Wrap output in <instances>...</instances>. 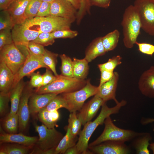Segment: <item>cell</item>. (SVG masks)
Listing matches in <instances>:
<instances>
[{
  "label": "cell",
  "instance_id": "1",
  "mask_svg": "<svg viewBox=\"0 0 154 154\" xmlns=\"http://www.w3.org/2000/svg\"><path fill=\"white\" fill-rule=\"evenodd\" d=\"M126 101L122 100L112 108L109 107L106 102L102 106L100 113L93 121H90L84 126L80 131L76 146L80 154H92L88 150V142L92 134L97 127L104 123L106 119L111 115L118 113L122 107L126 104Z\"/></svg>",
  "mask_w": 154,
  "mask_h": 154
},
{
  "label": "cell",
  "instance_id": "2",
  "mask_svg": "<svg viewBox=\"0 0 154 154\" xmlns=\"http://www.w3.org/2000/svg\"><path fill=\"white\" fill-rule=\"evenodd\" d=\"M121 25L124 45L127 48H131L137 41L141 28L137 11L133 5H130L125 9Z\"/></svg>",
  "mask_w": 154,
  "mask_h": 154
},
{
  "label": "cell",
  "instance_id": "3",
  "mask_svg": "<svg viewBox=\"0 0 154 154\" xmlns=\"http://www.w3.org/2000/svg\"><path fill=\"white\" fill-rule=\"evenodd\" d=\"M86 81L69 78L61 74L56 76L51 83L36 88L35 93H54L58 94L75 91L81 89L86 84Z\"/></svg>",
  "mask_w": 154,
  "mask_h": 154
},
{
  "label": "cell",
  "instance_id": "4",
  "mask_svg": "<svg viewBox=\"0 0 154 154\" xmlns=\"http://www.w3.org/2000/svg\"><path fill=\"white\" fill-rule=\"evenodd\" d=\"M104 128L102 133L88 146H95L104 142L116 141L125 143L133 140L140 133L130 130L120 128L115 125L110 116L105 120Z\"/></svg>",
  "mask_w": 154,
  "mask_h": 154
},
{
  "label": "cell",
  "instance_id": "5",
  "mask_svg": "<svg viewBox=\"0 0 154 154\" xmlns=\"http://www.w3.org/2000/svg\"><path fill=\"white\" fill-rule=\"evenodd\" d=\"M39 138L36 143L37 150L35 153L54 154V151L64 136L55 128H49L44 124L35 126Z\"/></svg>",
  "mask_w": 154,
  "mask_h": 154
},
{
  "label": "cell",
  "instance_id": "6",
  "mask_svg": "<svg viewBox=\"0 0 154 154\" xmlns=\"http://www.w3.org/2000/svg\"><path fill=\"white\" fill-rule=\"evenodd\" d=\"M74 21L66 18L50 15L44 17H35L26 19L25 23L30 28L34 26H38V29L41 32L52 33L70 29L71 24Z\"/></svg>",
  "mask_w": 154,
  "mask_h": 154
},
{
  "label": "cell",
  "instance_id": "7",
  "mask_svg": "<svg viewBox=\"0 0 154 154\" xmlns=\"http://www.w3.org/2000/svg\"><path fill=\"white\" fill-rule=\"evenodd\" d=\"M98 89V86L93 85L90 80H88L85 85L80 90L60 94L67 103V110L71 113L79 111L87 99L96 94Z\"/></svg>",
  "mask_w": 154,
  "mask_h": 154
},
{
  "label": "cell",
  "instance_id": "8",
  "mask_svg": "<svg viewBox=\"0 0 154 154\" xmlns=\"http://www.w3.org/2000/svg\"><path fill=\"white\" fill-rule=\"evenodd\" d=\"M133 5L137 11L141 28L146 33L154 36L153 0H135Z\"/></svg>",
  "mask_w": 154,
  "mask_h": 154
},
{
  "label": "cell",
  "instance_id": "9",
  "mask_svg": "<svg viewBox=\"0 0 154 154\" xmlns=\"http://www.w3.org/2000/svg\"><path fill=\"white\" fill-rule=\"evenodd\" d=\"M0 51V61L3 62L15 74L24 64L26 56L14 42L5 46Z\"/></svg>",
  "mask_w": 154,
  "mask_h": 154
},
{
  "label": "cell",
  "instance_id": "10",
  "mask_svg": "<svg viewBox=\"0 0 154 154\" xmlns=\"http://www.w3.org/2000/svg\"><path fill=\"white\" fill-rule=\"evenodd\" d=\"M41 32L30 29L25 24H15L11 29L13 42L17 47L24 50L27 49L29 42L35 40Z\"/></svg>",
  "mask_w": 154,
  "mask_h": 154
},
{
  "label": "cell",
  "instance_id": "11",
  "mask_svg": "<svg viewBox=\"0 0 154 154\" xmlns=\"http://www.w3.org/2000/svg\"><path fill=\"white\" fill-rule=\"evenodd\" d=\"M42 56L33 54L29 51L24 64L17 72L14 75V80L12 89L24 77L31 76L36 70L42 68H49L44 63L42 60Z\"/></svg>",
  "mask_w": 154,
  "mask_h": 154
},
{
  "label": "cell",
  "instance_id": "12",
  "mask_svg": "<svg viewBox=\"0 0 154 154\" xmlns=\"http://www.w3.org/2000/svg\"><path fill=\"white\" fill-rule=\"evenodd\" d=\"M88 148L92 153L97 154H127L130 152L124 142L116 141H105Z\"/></svg>",
  "mask_w": 154,
  "mask_h": 154
},
{
  "label": "cell",
  "instance_id": "13",
  "mask_svg": "<svg viewBox=\"0 0 154 154\" xmlns=\"http://www.w3.org/2000/svg\"><path fill=\"white\" fill-rule=\"evenodd\" d=\"M32 88L29 84L27 87L25 86L21 97L17 112L19 127L21 131H23L26 129L29 121L30 113L29 102L30 98L33 94Z\"/></svg>",
  "mask_w": 154,
  "mask_h": 154
},
{
  "label": "cell",
  "instance_id": "14",
  "mask_svg": "<svg viewBox=\"0 0 154 154\" xmlns=\"http://www.w3.org/2000/svg\"><path fill=\"white\" fill-rule=\"evenodd\" d=\"M106 102L96 94L90 100L84 105L77 114L82 125H84L90 121L96 115L100 108Z\"/></svg>",
  "mask_w": 154,
  "mask_h": 154
},
{
  "label": "cell",
  "instance_id": "15",
  "mask_svg": "<svg viewBox=\"0 0 154 154\" xmlns=\"http://www.w3.org/2000/svg\"><path fill=\"white\" fill-rule=\"evenodd\" d=\"M77 10L67 0H54L51 3L50 15L72 20L76 19Z\"/></svg>",
  "mask_w": 154,
  "mask_h": 154
},
{
  "label": "cell",
  "instance_id": "16",
  "mask_svg": "<svg viewBox=\"0 0 154 154\" xmlns=\"http://www.w3.org/2000/svg\"><path fill=\"white\" fill-rule=\"evenodd\" d=\"M119 75L116 72H114L113 78L110 80L98 86L97 95L106 102L110 100H113L116 104L119 102L116 98V92Z\"/></svg>",
  "mask_w": 154,
  "mask_h": 154
},
{
  "label": "cell",
  "instance_id": "17",
  "mask_svg": "<svg viewBox=\"0 0 154 154\" xmlns=\"http://www.w3.org/2000/svg\"><path fill=\"white\" fill-rule=\"evenodd\" d=\"M138 87L143 95L154 98V66H151L142 74L138 81Z\"/></svg>",
  "mask_w": 154,
  "mask_h": 154
},
{
  "label": "cell",
  "instance_id": "18",
  "mask_svg": "<svg viewBox=\"0 0 154 154\" xmlns=\"http://www.w3.org/2000/svg\"><path fill=\"white\" fill-rule=\"evenodd\" d=\"M58 95L52 93L33 94L30 98L29 102L30 114H34L38 113Z\"/></svg>",
  "mask_w": 154,
  "mask_h": 154
},
{
  "label": "cell",
  "instance_id": "19",
  "mask_svg": "<svg viewBox=\"0 0 154 154\" xmlns=\"http://www.w3.org/2000/svg\"><path fill=\"white\" fill-rule=\"evenodd\" d=\"M0 135V143H14L27 146L32 147L37 143V137L29 136L21 133H9L2 131Z\"/></svg>",
  "mask_w": 154,
  "mask_h": 154
},
{
  "label": "cell",
  "instance_id": "20",
  "mask_svg": "<svg viewBox=\"0 0 154 154\" xmlns=\"http://www.w3.org/2000/svg\"><path fill=\"white\" fill-rule=\"evenodd\" d=\"M31 0H14L6 10L12 17L15 24L24 23L25 10Z\"/></svg>",
  "mask_w": 154,
  "mask_h": 154
},
{
  "label": "cell",
  "instance_id": "21",
  "mask_svg": "<svg viewBox=\"0 0 154 154\" xmlns=\"http://www.w3.org/2000/svg\"><path fill=\"white\" fill-rule=\"evenodd\" d=\"M14 80V75L3 62L0 63V91L3 93H8L12 89Z\"/></svg>",
  "mask_w": 154,
  "mask_h": 154
},
{
  "label": "cell",
  "instance_id": "22",
  "mask_svg": "<svg viewBox=\"0 0 154 154\" xmlns=\"http://www.w3.org/2000/svg\"><path fill=\"white\" fill-rule=\"evenodd\" d=\"M106 52L102 43V37H98L94 40L86 48L84 58L90 62L97 57L104 55Z\"/></svg>",
  "mask_w": 154,
  "mask_h": 154
},
{
  "label": "cell",
  "instance_id": "23",
  "mask_svg": "<svg viewBox=\"0 0 154 154\" xmlns=\"http://www.w3.org/2000/svg\"><path fill=\"white\" fill-rule=\"evenodd\" d=\"M151 134L148 132H141L133 139L132 146L137 154H149L148 147L151 140Z\"/></svg>",
  "mask_w": 154,
  "mask_h": 154
},
{
  "label": "cell",
  "instance_id": "24",
  "mask_svg": "<svg viewBox=\"0 0 154 154\" xmlns=\"http://www.w3.org/2000/svg\"><path fill=\"white\" fill-rule=\"evenodd\" d=\"M25 86V84L21 80L10 91L11 106L10 112L8 116H11L17 113L21 97Z\"/></svg>",
  "mask_w": 154,
  "mask_h": 154
},
{
  "label": "cell",
  "instance_id": "25",
  "mask_svg": "<svg viewBox=\"0 0 154 154\" xmlns=\"http://www.w3.org/2000/svg\"><path fill=\"white\" fill-rule=\"evenodd\" d=\"M73 78L79 80H84L88 73V62L84 58L73 59Z\"/></svg>",
  "mask_w": 154,
  "mask_h": 154
},
{
  "label": "cell",
  "instance_id": "26",
  "mask_svg": "<svg viewBox=\"0 0 154 154\" xmlns=\"http://www.w3.org/2000/svg\"><path fill=\"white\" fill-rule=\"evenodd\" d=\"M76 137L72 135L70 128L68 125L66 134L55 149L54 154H64L68 149L76 145Z\"/></svg>",
  "mask_w": 154,
  "mask_h": 154
},
{
  "label": "cell",
  "instance_id": "27",
  "mask_svg": "<svg viewBox=\"0 0 154 154\" xmlns=\"http://www.w3.org/2000/svg\"><path fill=\"white\" fill-rule=\"evenodd\" d=\"M119 31L115 29L102 37V43L106 52L114 49L117 46L119 38Z\"/></svg>",
  "mask_w": 154,
  "mask_h": 154
},
{
  "label": "cell",
  "instance_id": "28",
  "mask_svg": "<svg viewBox=\"0 0 154 154\" xmlns=\"http://www.w3.org/2000/svg\"><path fill=\"white\" fill-rule=\"evenodd\" d=\"M32 147L19 144H8L1 147L0 154H26L29 153Z\"/></svg>",
  "mask_w": 154,
  "mask_h": 154
},
{
  "label": "cell",
  "instance_id": "29",
  "mask_svg": "<svg viewBox=\"0 0 154 154\" xmlns=\"http://www.w3.org/2000/svg\"><path fill=\"white\" fill-rule=\"evenodd\" d=\"M58 54L52 52L45 49V52L42 56L43 61L56 76L58 75L56 70L57 57Z\"/></svg>",
  "mask_w": 154,
  "mask_h": 154
},
{
  "label": "cell",
  "instance_id": "30",
  "mask_svg": "<svg viewBox=\"0 0 154 154\" xmlns=\"http://www.w3.org/2000/svg\"><path fill=\"white\" fill-rule=\"evenodd\" d=\"M61 65L60 69L61 74L69 78H73V61L71 58L65 54L60 55Z\"/></svg>",
  "mask_w": 154,
  "mask_h": 154
},
{
  "label": "cell",
  "instance_id": "31",
  "mask_svg": "<svg viewBox=\"0 0 154 154\" xmlns=\"http://www.w3.org/2000/svg\"><path fill=\"white\" fill-rule=\"evenodd\" d=\"M19 125L18 114L8 116L3 123L4 129L9 133H17Z\"/></svg>",
  "mask_w": 154,
  "mask_h": 154
},
{
  "label": "cell",
  "instance_id": "32",
  "mask_svg": "<svg viewBox=\"0 0 154 154\" xmlns=\"http://www.w3.org/2000/svg\"><path fill=\"white\" fill-rule=\"evenodd\" d=\"M68 125L71 133L73 136L76 137L80 133L82 125L80 119L78 117L76 112H71L68 119Z\"/></svg>",
  "mask_w": 154,
  "mask_h": 154
},
{
  "label": "cell",
  "instance_id": "33",
  "mask_svg": "<svg viewBox=\"0 0 154 154\" xmlns=\"http://www.w3.org/2000/svg\"><path fill=\"white\" fill-rule=\"evenodd\" d=\"M42 1L41 0H31L25 10L24 16L26 19H30L36 16Z\"/></svg>",
  "mask_w": 154,
  "mask_h": 154
},
{
  "label": "cell",
  "instance_id": "34",
  "mask_svg": "<svg viewBox=\"0 0 154 154\" xmlns=\"http://www.w3.org/2000/svg\"><path fill=\"white\" fill-rule=\"evenodd\" d=\"M62 108L67 110L68 106L66 101L61 94L55 97L45 107L49 112L58 110Z\"/></svg>",
  "mask_w": 154,
  "mask_h": 154
},
{
  "label": "cell",
  "instance_id": "35",
  "mask_svg": "<svg viewBox=\"0 0 154 154\" xmlns=\"http://www.w3.org/2000/svg\"><path fill=\"white\" fill-rule=\"evenodd\" d=\"M15 25L12 17L6 10L1 11L0 31L5 29L11 30Z\"/></svg>",
  "mask_w": 154,
  "mask_h": 154
},
{
  "label": "cell",
  "instance_id": "36",
  "mask_svg": "<svg viewBox=\"0 0 154 154\" xmlns=\"http://www.w3.org/2000/svg\"><path fill=\"white\" fill-rule=\"evenodd\" d=\"M121 59L122 57L119 55L114 56L109 58L107 62L98 64V67L100 70L114 71L117 66L121 64Z\"/></svg>",
  "mask_w": 154,
  "mask_h": 154
},
{
  "label": "cell",
  "instance_id": "37",
  "mask_svg": "<svg viewBox=\"0 0 154 154\" xmlns=\"http://www.w3.org/2000/svg\"><path fill=\"white\" fill-rule=\"evenodd\" d=\"M54 39L51 33L41 32L33 41L44 46L52 45L54 42Z\"/></svg>",
  "mask_w": 154,
  "mask_h": 154
},
{
  "label": "cell",
  "instance_id": "38",
  "mask_svg": "<svg viewBox=\"0 0 154 154\" xmlns=\"http://www.w3.org/2000/svg\"><path fill=\"white\" fill-rule=\"evenodd\" d=\"M49 112L45 108L38 113V118L45 125L49 128H53L56 125V123L53 122L50 119L49 115Z\"/></svg>",
  "mask_w": 154,
  "mask_h": 154
},
{
  "label": "cell",
  "instance_id": "39",
  "mask_svg": "<svg viewBox=\"0 0 154 154\" xmlns=\"http://www.w3.org/2000/svg\"><path fill=\"white\" fill-rule=\"evenodd\" d=\"M54 38H72L76 37L78 33L76 31H73L70 29H63L56 31L51 33Z\"/></svg>",
  "mask_w": 154,
  "mask_h": 154
},
{
  "label": "cell",
  "instance_id": "40",
  "mask_svg": "<svg viewBox=\"0 0 154 154\" xmlns=\"http://www.w3.org/2000/svg\"><path fill=\"white\" fill-rule=\"evenodd\" d=\"M11 30L5 29L0 31V50L5 46L13 43Z\"/></svg>",
  "mask_w": 154,
  "mask_h": 154
},
{
  "label": "cell",
  "instance_id": "41",
  "mask_svg": "<svg viewBox=\"0 0 154 154\" xmlns=\"http://www.w3.org/2000/svg\"><path fill=\"white\" fill-rule=\"evenodd\" d=\"M44 46L38 43L31 41L28 44L27 49L32 54L37 55H42L45 49Z\"/></svg>",
  "mask_w": 154,
  "mask_h": 154
},
{
  "label": "cell",
  "instance_id": "42",
  "mask_svg": "<svg viewBox=\"0 0 154 154\" xmlns=\"http://www.w3.org/2000/svg\"><path fill=\"white\" fill-rule=\"evenodd\" d=\"M10 100V92L8 93H0V114L3 116L6 113L8 108Z\"/></svg>",
  "mask_w": 154,
  "mask_h": 154
},
{
  "label": "cell",
  "instance_id": "43",
  "mask_svg": "<svg viewBox=\"0 0 154 154\" xmlns=\"http://www.w3.org/2000/svg\"><path fill=\"white\" fill-rule=\"evenodd\" d=\"M31 80L29 84L32 88H36L42 86V75L39 72L33 73L31 75Z\"/></svg>",
  "mask_w": 154,
  "mask_h": 154
},
{
  "label": "cell",
  "instance_id": "44",
  "mask_svg": "<svg viewBox=\"0 0 154 154\" xmlns=\"http://www.w3.org/2000/svg\"><path fill=\"white\" fill-rule=\"evenodd\" d=\"M135 44L138 47V50L141 52L152 56L154 53V45L146 43H139L137 41Z\"/></svg>",
  "mask_w": 154,
  "mask_h": 154
},
{
  "label": "cell",
  "instance_id": "45",
  "mask_svg": "<svg viewBox=\"0 0 154 154\" xmlns=\"http://www.w3.org/2000/svg\"><path fill=\"white\" fill-rule=\"evenodd\" d=\"M51 3L42 1L38 13L36 17H44L50 15Z\"/></svg>",
  "mask_w": 154,
  "mask_h": 154
},
{
  "label": "cell",
  "instance_id": "46",
  "mask_svg": "<svg viewBox=\"0 0 154 154\" xmlns=\"http://www.w3.org/2000/svg\"><path fill=\"white\" fill-rule=\"evenodd\" d=\"M49 68H46L45 73L42 75V86H45L51 83L56 79V76L54 75Z\"/></svg>",
  "mask_w": 154,
  "mask_h": 154
},
{
  "label": "cell",
  "instance_id": "47",
  "mask_svg": "<svg viewBox=\"0 0 154 154\" xmlns=\"http://www.w3.org/2000/svg\"><path fill=\"white\" fill-rule=\"evenodd\" d=\"M101 72V77L99 86H100L103 84L111 80L113 77L114 72L105 70H100Z\"/></svg>",
  "mask_w": 154,
  "mask_h": 154
},
{
  "label": "cell",
  "instance_id": "48",
  "mask_svg": "<svg viewBox=\"0 0 154 154\" xmlns=\"http://www.w3.org/2000/svg\"><path fill=\"white\" fill-rule=\"evenodd\" d=\"M89 0H81V6L78 13L80 16H84L86 12H89L91 6Z\"/></svg>",
  "mask_w": 154,
  "mask_h": 154
},
{
  "label": "cell",
  "instance_id": "49",
  "mask_svg": "<svg viewBox=\"0 0 154 154\" xmlns=\"http://www.w3.org/2000/svg\"><path fill=\"white\" fill-rule=\"evenodd\" d=\"M91 5L107 8L110 5L111 0H89Z\"/></svg>",
  "mask_w": 154,
  "mask_h": 154
},
{
  "label": "cell",
  "instance_id": "50",
  "mask_svg": "<svg viewBox=\"0 0 154 154\" xmlns=\"http://www.w3.org/2000/svg\"><path fill=\"white\" fill-rule=\"evenodd\" d=\"M14 0H0V11L7 9Z\"/></svg>",
  "mask_w": 154,
  "mask_h": 154
},
{
  "label": "cell",
  "instance_id": "51",
  "mask_svg": "<svg viewBox=\"0 0 154 154\" xmlns=\"http://www.w3.org/2000/svg\"><path fill=\"white\" fill-rule=\"evenodd\" d=\"M49 115L51 120L53 122L56 123L59 117V114L58 110L49 112Z\"/></svg>",
  "mask_w": 154,
  "mask_h": 154
},
{
  "label": "cell",
  "instance_id": "52",
  "mask_svg": "<svg viewBox=\"0 0 154 154\" xmlns=\"http://www.w3.org/2000/svg\"><path fill=\"white\" fill-rule=\"evenodd\" d=\"M80 154L78 149L76 145L68 149L65 152L64 154Z\"/></svg>",
  "mask_w": 154,
  "mask_h": 154
},
{
  "label": "cell",
  "instance_id": "53",
  "mask_svg": "<svg viewBox=\"0 0 154 154\" xmlns=\"http://www.w3.org/2000/svg\"><path fill=\"white\" fill-rule=\"evenodd\" d=\"M77 10H79L81 6V0H67Z\"/></svg>",
  "mask_w": 154,
  "mask_h": 154
},
{
  "label": "cell",
  "instance_id": "54",
  "mask_svg": "<svg viewBox=\"0 0 154 154\" xmlns=\"http://www.w3.org/2000/svg\"><path fill=\"white\" fill-rule=\"evenodd\" d=\"M141 123L143 125H146L154 122V119L150 118H143L141 119Z\"/></svg>",
  "mask_w": 154,
  "mask_h": 154
},
{
  "label": "cell",
  "instance_id": "55",
  "mask_svg": "<svg viewBox=\"0 0 154 154\" xmlns=\"http://www.w3.org/2000/svg\"><path fill=\"white\" fill-rule=\"evenodd\" d=\"M149 147L152 151L153 153L154 154V142L150 143Z\"/></svg>",
  "mask_w": 154,
  "mask_h": 154
},
{
  "label": "cell",
  "instance_id": "56",
  "mask_svg": "<svg viewBox=\"0 0 154 154\" xmlns=\"http://www.w3.org/2000/svg\"><path fill=\"white\" fill-rule=\"evenodd\" d=\"M42 1L48 2L51 3L54 0H41Z\"/></svg>",
  "mask_w": 154,
  "mask_h": 154
},
{
  "label": "cell",
  "instance_id": "57",
  "mask_svg": "<svg viewBox=\"0 0 154 154\" xmlns=\"http://www.w3.org/2000/svg\"></svg>",
  "mask_w": 154,
  "mask_h": 154
}]
</instances>
